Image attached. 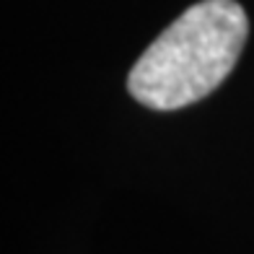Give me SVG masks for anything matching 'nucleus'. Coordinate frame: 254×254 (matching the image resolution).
<instances>
[{
  "label": "nucleus",
  "instance_id": "obj_1",
  "mask_svg": "<svg viewBox=\"0 0 254 254\" xmlns=\"http://www.w3.org/2000/svg\"><path fill=\"white\" fill-rule=\"evenodd\" d=\"M249 34L236 0L190 5L127 75V91L148 109L169 112L205 99L234 70Z\"/></svg>",
  "mask_w": 254,
  "mask_h": 254
}]
</instances>
